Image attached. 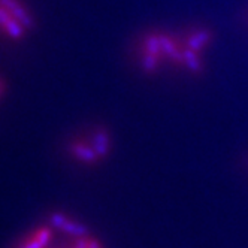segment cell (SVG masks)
Returning a JSON list of instances; mask_svg holds the SVG:
<instances>
[{
	"label": "cell",
	"mask_w": 248,
	"mask_h": 248,
	"mask_svg": "<svg viewBox=\"0 0 248 248\" xmlns=\"http://www.w3.org/2000/svg\"><path fill=\"white\" fill-rule=\"evenodd\" d=\"M0 93H2V87H0Z\"/></svg>",
	"instance_id": "cell-11"
},
{
	"label": "cell",
	"mask_w": 248,
	"mask_h": 248,
	"mask_svg": "<svg viewBox=\"0 0 248 248\" xmlns=\"http://www.w3.org/2000/svg\"><path fill=\"white\" fill-rule=\"evenodd\" d=\"M0 5H2L24 29L33 27L31 15L29 14V11H26V8L18 2V0H0Z\"/></svg>",
	"instance_id": "cell-2"
},
{
	"label": "cell",
	"mask_w": 248,
	"mask_h": 248,
	"mask_svg": "<svg viewBox=\"0 0 248 248\" xmlns=\"http://www.w3.org/2000/svg\"><path fill=\"white\" fill-rule=\"evenodd\" d=\"M75 248H88V244H87V238H81L77 241L75 244Z\"/></svg>",
	"instance_id": "cell-10"
},
{
	"label": "cell",
	"mask_w": 248,
	"mask_h": 248,
	"mask_svg": "<svg viewBox=\"0 0 248 248\" xmlns=\"http://www.w3.org/2000/svg\"><path fill=\"white\" fill-rule=\"evenodd\" d=\"M49 241H51V230L48 227H44L33 236L31 241H29L21 248H44Z\"/></svg>",
	"instance_id": "cell-7"
},
{
	"label": "cell",
	"mask_w": 248,
	"mask_h": 248,
	"mask_svg": "<svg viewBox=\"0 0 248 248\" xmlns=\"http://www.w3.org/2000/svg\"><path fill=\"white\" fill-rule=\"evenodd\" d=\"M96 151V154L99 155V158L108 155L109 150H111V139L109 135L105 130H99L94 133L93 136V145H92Z\"/></svg>",
	"instance_id": "cell-4"
},
{
	"label": "cell",
	"mask_w": 248,
	"mask_h": 248,
	"mask_svg": "<svg viewBox=\"0 0 248 248\" xmlns=\"http://www.w3.org/2000/svg\"><path fill=\"white\" fill-rule=\"evenodd\" d=\"M183 66L187 70H190L191 74L201 72V70H202V62L199 59V52L186 48L184 52H183Z\"/></svg>",
	"instance_id": "cell-6"
},
{
	"label": "cell",
	"mask_w": 248,
	"mask_h": 248,
	"mask_svg": "<svg viewBox=\"0 0 248 248\" xmlns=\"http://www.w3.org/2000/svg\"><path fill=\"white\" fill-rule=\"evenodd\" d=\"M0 27H2L8 36L12 39H20L24 34V27L16 21L14 16L0 5Z\"/></svg>",
	"instance_id": "cell-3"
},
{
	"label": "cell",
	"mask_w": 248,
	"mask_h": 248,
	"mask_svg": "<svg viewBox=\"0 0 248 248\" xmlns=\"http://www.w3.org/2000/svg\"><path fill=\"white\" fill-rule=\"evenodd\" d=\"M49 223H51V226H54L56 229L62 230V232H64L66 235L74 236L77 239L88 236V227L87 226L70 220L64 214H60V212H52L51 217H49Z\"/></svg>",
	"instance_id": "cell-1"
},
{
	"label": "cell",
	"mask_w": 248,
	"mask_h": 248,
	"mask_svg": "<svg viewBox=\"0 0 248 248\" xmlns=\"http://www.w3.org/2000/svg\"><path fill=\"white\" fill-rule=\"evenodd\" d=\"M208 42H209V33L208 31H198V33H194L193 36L188 38L186 48L199 52Z\"/></svg>",
	"instance_id": "cell-8"
},
{
	"label": "cell",
	"mask_w": 248,
	"mask_h": 248,
	"mask_svg": "<svg viewBox=\"0 0 248 248\" xmlns=\"http://www.w3.org/2000/svg\"><path fill=\"white\" fill-rule=\"evenodd\" d=\"M72 153L79 162H84V163H94L99 160V155L96 154L94 148L87 147L85 144L78 142V144L72 145Z\"/></svg>",
	"instance_id": "cell-5"
},
{
	"label": "cell",
	"mask_w": 248,
	"mask_h": 248,
	"mask_svg": "<svg viewBox=\"0 0 248 248\" xmlns=\"http://www.w3.org/2000/svg\"><path fill=\"white\" fill-rule=\"evenodd\" d=\"M87 244H88V248H102V245L96 239H92V238H87Z\"/></svg>",
	"instance_id": "cell-9"
}]
</instances>
